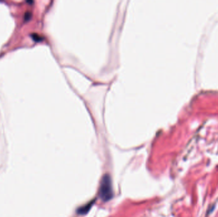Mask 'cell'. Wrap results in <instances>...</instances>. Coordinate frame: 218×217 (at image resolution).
<instances>
[{
  "label": "cell",
  "mask_w": 218,
  "mask_h": 217,
  "mask_svg": "<svg viewBox=\"0 0 218 217\" xmlns=\"http://www.w3.org/2000/svg\"><path fill=\"white\" fill-rule=\"evenodd\" d=\"M99 194L100 197L105 201L110 200L112 197L113 192L111 180L108 175H105L103 178L100 185Z\"/></svg>",
  "instance_id": "1"
}]
</instances>
